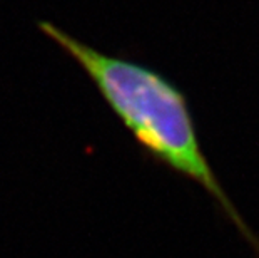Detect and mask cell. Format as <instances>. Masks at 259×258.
<instances>
[{
	"mask_svg": "<svg viewBox=\"0 0 259 258\" xmlns=\"http://www.w3.org/2000/svg\"><path fill=\"white\" fill-rule=\"evenodd\" d=\"M37 27L87 74L109 109L146 155L176 174L194 181L211 195L259 253V238L233 205L204 155L184 92L159 70L136 60L104 54L52 22L40 20Z\"/></svg>",
	"mask_w": 259,
	"mask_h": 258,
	"instance_id": "obj_1",
	"label": "cell"
}]
</instances>
